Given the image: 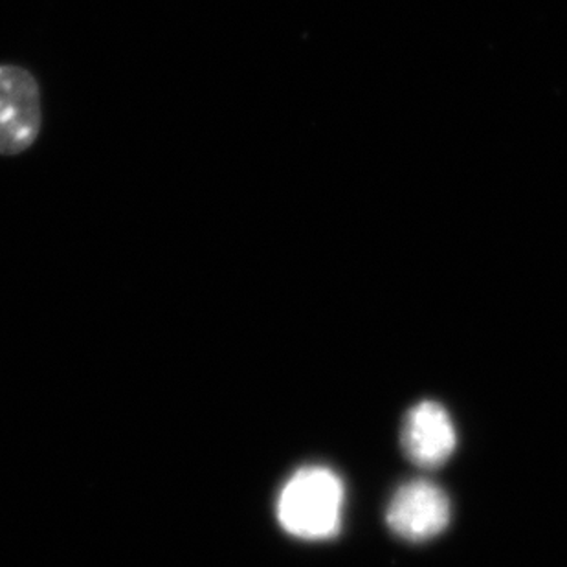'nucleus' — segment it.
<instances>
[{"label": "nucleus", "mask_w": 567, "mask_h": 567, "mask_svg": "<svg viewBox=\"0 0 567 567\" xmlns=\"http://www.w3.org/2000/svg\"><path fill=\"white\" fill-rule=\"evenodd\" d=\"M450 499L429 480L404 483L391 498L385 522L404 540L424 542L441 535L450 524Z\"/></svg>", "instance_id": "7ed1b4c3"}, {"label": "nucleus", "mask_w": 567, "mask_h": 567, "mask_svg": "<svg viewBox=\"0 0 567 567\" xmlns=\"http://www.w3.org/2000/svg\"><path fill=\"white\" fill-rule=\"evenodd\" d=\"M346 491L326 466H306L285 483L278 498V519L301 540H326L340 533Z\"/></svg>", "instance_id": "f257e3e1"}, {"label": "nucleus", "mask_w": 567, "mask_h": 567, "mask_svg": "<svg viewBox=\"0 0 567 567\" xmlns=\"http://www.w3.org/2000/svg\"><path fill=\"white\" fill-rule=\"evenodd\" d=\"M41 131L38 81L21 66H0V156L21 155Z\"/></svg>", "instance_id": "f03ea898"}, {"label": "nucleus", "mask_w": 567, "mask_h": 567, "mask_svg": "<svg viewBox=\"0 0 567 567\" xmlns=\"http://www.w3.org/2000/svg\"><path fill=\"white\" fill-rule=\"evenodd\" d=\"M457 435L449 412L434 401L419 402L402 426V449L408 460L423 468L443 465L455 450Z\"/></svg>", "instance_id": "20e7f679"}]
</instances>
